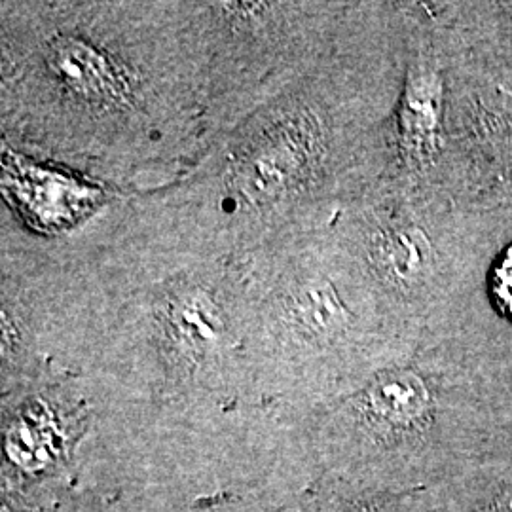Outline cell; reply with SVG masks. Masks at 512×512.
<instances>
[{
    "label": "cell",
    "mask_w": 512,
    "mask_h": 512,
    "mask_svg": "<svg viewBox=\"0 0 512 512\" xmlns=\"http://www.w3.org/2000/svg\"><path fill=\"white\" fill-rule=\"evenodd\" d=\"M332 219L285 232L241 258L245 355L251 389L264 397L298 404L319 366L361 325L346 247Z\"/></svg>",
    "instance_id": "cell-3"
},
{
    "label": "cell",
    "mask_w": 512,
    "mask_h": 512,
    "mask_svg": "<svg viewBox=\"0 0 512 512\" xmlns=\"http://www.w3.org/2000/svg\"><path fill=\"white\" fill-rule=\"evenodd\" d=\"M2 205L29 230L61 238L84 228L118 196L69 171L2 148Z\"/></svg>",
    "instance_id": "cell-5"
},
{
    "label": "cell",
    "mask_w": 512,
    "mask_h": 512,
    "mask_svg": "<svg viewBox=\"0 0 512 512\" xmlns=\"http://www.w3.org/2000/svg\"><path fill=\"white\" fill-rule=\"evenodd\" d=\"M442 80L423 55L406 67L404 86L395 109L391 147L401 175L418 177L435 162L442 133Z\"/></svg>",
    "instance_id": "cell-7"
},
{
    "label": "cell",
    "mask_w": 512,
    "mask_h": 512,
    "mask_svg": "<svg viewBox=\"0 0 512 512\" xmlns=\"http://www.w3.org/2000/svg\"><path fill=\"white\" fill-rule=\"evenodd\" d=\"M340 42L289 88L219 137L179 181L126 196L139 234L213 258H247L336 215L355 154L353 95Z\"/></svg>",
    "instance_id": "cell-2"
},
{
    "label": "cell",
    "mask_w": 512,
    "mask_h": 512,
    "mask_svg": "<svg viewBox=\"0 0 512 512\" xmlns=\"http://www.w3.org/2000/svg\"><path fill=\"white\" fill-rule=\"evenodd\" d=\"M495 294L499 304L512 315V249L503 258L497 274H495Z\"/></svg>",
    "instance_id": "cell-9"
},
{
    "label": "cell",
    "mask_w": 512,
    "mask_h": 512,
    "mask_svg": "<svg viewBox=\"0 0 512 512\" xmlns=\"http://www.w3.org/2000/svg\"><path fill=\"white\" fill-rule=\"evenodd\" d=\"M198 0H2L0 143L122 196L205 150Z\"/></svg>",
    "instance_id": "cell-1"
},
{
    "label": "cell",
    "mask_w": 512,
    "mask_h": 512,
    "mask_svg": "<svg viewBox=\"0 0 512 512\" xmlns=\"http://www.w3.org/2000/svg\"><path fill=\"white\" fill-rule=\"evenodd\" d=\"M429 408V391L418 374L395 372L382 376L366 391V416L389 427H408L420 421Z\"/></svg>",
    "instance_id": "cell-8"
},
{
    "label": "cell",
    "mask_w": 512,
    "mask_h": 512,
    "mask_svg": "<svg viewBox=\"0 0 512 512\" xmlns=\"http://www.w3.org/2000/svg\"><path fill=\"white\" fill-rule=\"evenodd\" d=\"M503 512H512V495L511 497H507V501H505V505H503Z\"/></svg>",
    "instance_id": "cell-10"
},
{
    "label": "cell",
    "mask_w": 512,
    "mask_h": 512,
    "mask_svg": "<svg viewBox=\"0 0 512 512\" xmlns=\"http://www.w3.org/2000/svg\"><path fill=\"white\" fill-rule=\"evenodd\" d=\"M363 220L359 251L366 275L391 298H421L437 275L439 256L418 215L399 203L374 209Z\"/></svg>",
    "instance_id": "cell-6"
},
{
    "label": "cell",
    "mask_w": 512,
    "mask_h": 512,
    "mask_svg": "<svg viewBox=\"0 0 512 512\" xmlns=\"http://www.w3.org/2000/svg\"><path fill=\"white\" fill-rule=\"evenodd\" d=\"M198 2L207 57L205 150L329 54L346 14L334 2Z\"/></svg>",
    "instance_id": "cell-4"
}]
</instances>
